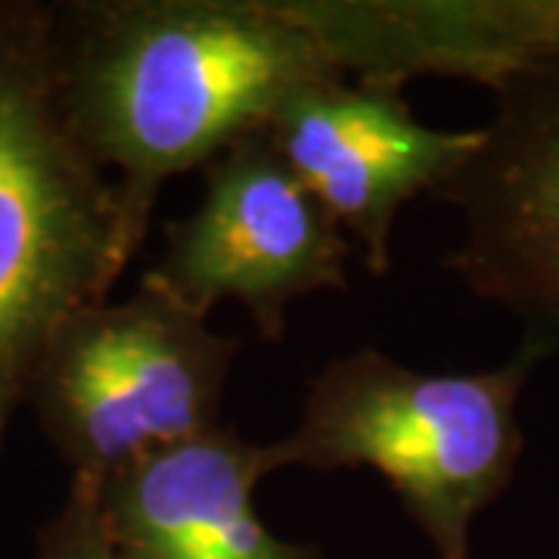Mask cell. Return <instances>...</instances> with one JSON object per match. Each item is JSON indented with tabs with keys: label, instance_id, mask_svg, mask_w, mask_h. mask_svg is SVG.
<instances>
[{
	"label": "cell",
	"instance_id": "cell-1",
	"mask_svg": "<svg viewBox=\"0 0 559 559\" xmlns=\"http://www.w3.org/2000/svg\"><path fill=\"white\" fill-rule=\"evenodd\" d=\"M50 47L62 106L116 180L131 259L168 180L264 131L293 94L345 79L280 0L53 3Z\"/></svg>",
	"mask_w": 559,
	"mask_h": 559
},
{
	"label": "cell",
	"instance_id": "cell-2",
	"mask_svg": "<svg viewBox=\"0 0 559 559\" xmlns=\"http://www.w3.org/2000/svg\"><path fill=\"white\" fill-rule=\"evenodd\" d=\"M53 3H0V444L47 348L131 264L116 180L62 106Z\"/></svg>",
	"mask_w": 559,
	"mask_h": 559
},
{
	"label": "cell",
	"instance_id": "cell-3",
	"mask_svg": "<svg viewBox=\"0 0 559 559\" xmlns=\"http://www.w3.org/2000/svg\"><path fill=\"white\" fill-rule=\"evenodd\" d=\"M547 358L532 340L473 373H426L377 348L333 358L308 382L299 423L264 444L267 476L373 469L436 557L469 559L473 525L513 485L520 399Z\"/></svg>",
	"mask_w": 559,
	"mask_h": 559
},
{
	"label": "cell",
	"instance_id": "cell-4",
	"mask_svg": "<svg viewBox=\"0 0 559 559\" xmlns=\"http://www.w3.org/2000/svg\"><path fill=\"white\" fill-rule=\"evenodd\" d=\"M240 340L140 280L60 330L28 389L40 432L72 476L106 481L221 423Z\"/></svg>",
	"mask_w": 559,
	"mask_h": 559
},
{
	"label": "cell",
	"instance_id": "cell-5",
	"mask_svg": "<svg viewBox=\"0 0 559 559\" xmlns=\"http://www.w3.org/2000/svg\"><path fill=\"white\" fill-rule=\"evenodd\" d=\"M202 175L200 205L165 227V252L143 283L200 318L237 301L271 342L283 340L293 301L348 289L352 242L261 131L227 146Z\"/></svg>",
	"mask_w": 559,
	"mask_h": 559
},
{
	"label": "cell",
	"instance_id": "cell-6",
	"mask_svg": "<svg viewBox=\"0 0 559 559\" xmlns=\"http://www.w3.org/2000/svg\"><path fill=\"white\" fill-rule=\"evenodd\" d=\"M436 200L457 218L444 267L559 355V60L500 87L476 153Z\"/></svg>",
	"mask_w": 559,
	"mask_h": 559
},
{
	"label": "cell",
	"instance_id": "cell-7",
	"mask_svg": "<svg viewBox=\"0 0 559 559\" xmlns=\"http://www.w3.org/2000/svg\"><path fill=\"white\" fill-rule=\"evenodd\" d=\"M261 134L377 277L392 267L401 209L436 197L479 146V128H429L401 94L348 79L293 94Z\"/></svg>",
	"mask_w": 559,
	"mask_h": 559
},
{
	"label": "cell",
	"instance_id": "cell-8",
	"mask_svg": "<svg viewBox=\"0 0 559 559\" xmlns=\"http://www.w3.org/2000/svg\"><path fill=\"white\" fill-rule=\"evenodd\" d=\"M348 81L463 79L498 94L559 60V0H280Z\"/></svg>",
	"mask_w": 559,
	"mask_h": 559
},
{
	"label": "cell",
	"instance_id": "cell-9",
	"mask_svg": "<svg viewBox=\"0 0 559 559\" xmlns=\"http://www.w3.org/2000/svg\"><path fill=\"white\" fill-rule=\"evenodd\" d=\"M264 444L234 426L153 451L100 488L116 559H326L318 544L274 535L255 510Z\"/></svg>",
	"mask_w": 559,
	"mask_h": 559
},
{
	"label": "cell",
	"instance_id": "cell-10",
	"mask_svg": "<svg viewBox=\"0 0 559 559\" xmlns=\"http://www.w3.org/2000/svg\"><path fill=\"white\" fill-rule=\"evenodd\" d=\"M35 559H116L103 528L97 481L72 476L60 510L38 532Z\"/></svg>",
	"mask_w": 559,
	"mask_h": 559
}]
</instances>
